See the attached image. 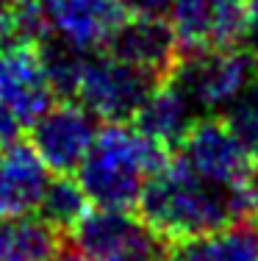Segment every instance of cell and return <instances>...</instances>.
<instances>
[{
  "instance_id": "6da1fadb",
  "label": "cell",
  "mask_w": 258,
  "mask_h": 261,
  "mask_svg": "<svg viewBox=\"0 0 258 261\" xmlns=\"http://www.w3.org/2000/svg\"><path fill=\"white\" fill-rule=\"evenodd\" d=\"M136 208L167 242L211 233L253 217L244 186L211 181L178 156L147 178Z\"/></svg>"
},
{
  "instance_id": "7a4b0ae2",
  "label": "cell",
  "mask_w": 258,
  "mask_h": 261,
  "mask_svg": "<svg viewBox=\"0 0 258 261\" xmlns=\"http://www.w3.org/2000/svg\"><path fill=\"white\" fill-rule=\"evenodd\" d=\"M175 156L161 142L145 136L131 122H103L95 145L78 167V184L97 208L139 206V197L153 172Z\"/></svg>"
},
{
  "instance_id": "3957f363",
  "label": "cell",
  "mask_w": 258,
  "mask_h": 261,
  "mask_svg": "<svg viewBox=\"0 0 258 261\" xmlns=\"http://www.w3.org/2000/svg\"><path fill=\"white\" fill-rule=\"evenodd\" d=\"M258 78L255 56L247 47H194L183 50L175 72L167 78L189 95L203 117L222 114L231 100Z\"/></svg>"
},
{
  "instance_id": "277c9868",
  "label": "cell",
  "mask_w": 258,
  "mask_h": 261,
  "mask_svg": "<svg viewBox=\"0 0 258 261\" xmlns=\"http://www.w3.org/2000/svg\"><path fill=\"white\" fill-rule=\"evenodd\" d=\"M70 239L95 261H161L167 250V239L125 208H89Z\"/></svg>"
},
{
  "instance_id": "5b68a950",
  "label": "cell",
  "mask_w": 258,
  "mask_h": 261,
  "mask_svg": "<svg viewBox=\"0 0 258 261\" xmlns=\"http://www.w3.org/2000/svg\"><path fill=\"white\" fill-rule=\"evenodd\" d=\"M161 81L111 56L92 50L78 84L75 100L89 109L100 122H133L150 92Z\"/></svg>"
},
{
  "instance_id": "8992f818",
  "label": "cell",
  "mask_w": 258,
  "mask_h": 261,
  "mask_svg": "<svg viewBox=\"0 0 258 261\" xmlns=\"http://www.w3.org/2000/svg\"><path fill=\"white\" fill-rule=\"evenodd\" d=\"M97 117L75 100H56L31 122V147L56 175L78 172L89 147L97 139Z\"/></svg>"
},
{
  "instance_id": "52a82bcc",
  "label": "cell",
  "mask_w": 258,
  "mask_h": 261,
  "mask_svg": "<svg viewBox=\"0 0 258 261\" xmlns=\"http://www.w3.org/2000/svg\"><path fill=\"white\" fill-rule=\"evenodd\" d=\"M100 53L136 67L156 81H167L181 61L183 45L175 34V25L164 17L125 14L103 42Z\"/></svg>"
},
{
  "instance_id": "ba28073f",
  "label": "cell",
  "mask_w": 258,
  "mask_h": 261,
  "mask_svg": "<svg viewBox=\"0 0 258 261\" xmlns=\"http://www.w3.org/2000/svg\"><path fill=\"white\" fill-rule=\"evenodd\" d=\"M169 14L183 50L244 47L253 25V0H172Z\"/></svg>"
},
{
  "instance_id": "9c48e42d",
  "label": "cell",
  "mask_w": 258,
  "mask_h": 261,
  "mask_svg": "<svg viewBox=\"0 0 258 261\" xmlns=\"http://www.w3.org/2000/svg\"><path fill=\"white\" fill-rule=\"evenodd\" d=\"M175 156L186 161L194 172L228 186H244L255 164L250 150L217 114L200 117L175 150Z\"/></svg>"
},
{
  "instance_id": "30bf717a",
  "label": "cell",
  "mask_w": 258,
  "mask_h": 261,
  "mask_svg": "<svg viewBox=\"0 0 258 261\" xmlns=\"http://www.w3.org/2000/svg\"><path fill=\"white\" fill-rule=\"evenodd\" d=\"M0 103L14 111L22 125H31L56 103V92L34 45L0 47Z\"/></svg>"
},
{
  "instance_id": "8fae6325",
  "label": "cell",
  "mask_w": 258,
  "mask_h": 261,
  "mask_svg": "<svg viewBox=\"0 0 258 261\" xmlns=\"http://www.w3.org/2000/svg\"><path fill=\"white\" fill-rule=\"evenodd\" d=\"M50 181V170L31 142L17 139L0 147V217L34 214Z\"/></svg>"
},
{
  "instance_id": "7c38bea8",
  "label": "cell",
  "mask_w": 258,
  "mask_h": 261,
  "mask_svg": "<svg viewBox=\"0 0 258 261\" xmlns=\"http://www.w3.org/2000/svg\"><path fill=\"white\" fill-rule=\"evenodd\" d=\"M47 25L83 50H100L128 14L120 0H42Z\"/></svg>"
},
{
  "instance_id": "4fadbf2b",
  "label": "cell",
  "mask_w": 258,
  "mask_h": 261,
  "mask_svg": "<svg viewBox=\"0 0 258 261\" xmlns=\"http://www.w3.org/2000/svg\"><path fill=\"white\" fill-rule=\"evenodd\" d=\"M200 117V109L189 100V95L181 86L172 81H161L150 92V97L145 100L131 125L150 139L161 142L169 153H175Z\"/></svg>"
},
{
  "instance_id": "5bb4252c",
  "label": "cell",
  "mask_w": 258,
  "mask_h": 261,
  "mask_svg": "<svg viewBox=\"0 0 258 261\" xmlns=\"http://www.w3.org/2000/svg\"><path fill=\"white\" fill-rule=\"evenodd\" d=\"M161 261H258V217L211 233L167 242Z\"/></svg>"
},
{
  "instance_id": "9a60e30c",
  "label": "cell",
  "mask_w": 258,
  "mask_h": 261,
  "mask_svg": "<svg viewBox=\"0 0 258 261\" xmlns=\"http://www.w3.org/2000/svg\"><path fill=\"white\" fill-rule=\"evenodd\" d=\"M64 245V236L53 231L36 214L3 217L0 261H50Z\"/></svg>"
},
{
  "instance_id": "2e32d148",
  "label": "cell",
  "mask_w": 258,
  "mask_h": 261,
  "mask_svg": "<svg viewBox=\"0 0 258 261\" xmlns=\"http://www.w3.org/2000/svg\"><path fill=\"white\" fill-rule=\"evenodd\" d=\"M36 53H39V61L45 67L47 78H50L56 100H75L78 84H81L83 67L89 61L92 50H83V47L72 45L70 39L59 36L56 31H47L36 42Z\"/></svg>"
},
{
  "instance_id": "e0dca14e",
  "label": "cell",
  "mask_w": 258,
  "mask_h": 261,
  "mask_svg": "<svg viewBox=\"0 0 258 261\" xmlns=\"http://www.w3.org/2000/svg\"><path fill=\"white\" fill-rule=\"evenodd\" d=\"M89 206H92L89 197H86L83 186L75 178L56 175L47 181V189H45V195H42L34 214L42 222H47L53 231H59L61 236H70L78 228V222L86 217Z\"/></svg>"
},
{
  "instance_id": "ac0fdd59",
  "label": "cell",
  "mask_w": 258,
  "mask_h": 261,
  "mask_svg": "<svg viewBox=\"0 0 258 261\" xmlns=\"http://www.w3.org/2000/svg\"><path fill=\"white\" fill-rule=\"evenodd\" d=\"M219 117H222L225 125L236 134V139L250 150V156L258 159V78L236 97V100H231L225 106Z\"/></svg>"
},
{
  "instance_id": "d6986e66",
  "label": "cell",
  "mask_w": 258,
  "mask_h": 261,
  "mask_svg": "<svg viewBox=\"0 0 258 261\" xmlns=\"http://www.w3.org/2000/svg\"><path fill=\"white\" fill-rule=\"evenodd\" d=\"M128 14H145V17H164L172 11V0H120Z\"/></svg>"
},
{
  "instance_id": "ffe728a7",
  "label": "cell",
  "mask_w": 258,
  "mask_h": 261,
  "mask_svg": "<svg viewBox=\"0 0 258 261\" xmlns=\"http://www.w3.org/2000/svg\"><path fill=\"white\" fill-rule=\"evenodd\" d=\"M22 128H25V125L20 122V117L0 103V147L11 145V142H17V139H22Z\"/></svg>"
},
{
  "instance_id": "44dd1931",
  "label": "cell",
  "mask_w": 258,
  "mask_h": 261,
  "mask_svg": "<svg viewBox=\"0 0 258 261\" xmlns=\"http://www.w3.org/2000/svg\"><path fill=\"white\" fill-rule=\"evenodd\" d=\"M14 45V3L0 0V47Z\"/></svg>"
},
{
  "instance_id": "7402d4cb",
  "label": "cell",
  "mask_w": 258,
  "mask_h": 261,
  "mask_svg": "<svg viewBox=\"0 0 258 261\" xmlns=\"http://www.w3.org/2000/svg\"><path fill=\"white\" fill-rule=\"evenodd\" d=\"M244 195H247V200H250V208H253V217H258V159H255L253 170H250L247 181H244Z\"/></svg>"
},
{
  "instance_id": "603a6c76",
  "label": "cell",
  "mask_w": 258,
  "mask_h": 261,
  "mask_svg": "<svg viewBox=\"0 0 258 261\" xmlns=\"http://www.w3.org/2000/svg\"><path fill=\"white\" fill-rule=\"evenodd\" d=\"M14 6H25V3H42V0H11Z\"/></svg>"
},
{
  "instance_id": "cb8c5ba5",
  "label": "cell",
  "mask_w": 258,
  "mask_h": 261,
  "mask_svg": "<svg viewBox=\"0 0 258 261\" xmlns=\"http://www.w3.org/2000/svg\"><path fill=\"white\" fill-rule=\"evenodd\" d=\"M0 233H3V217H0Z\"/></svg>"
}]
</instances>
